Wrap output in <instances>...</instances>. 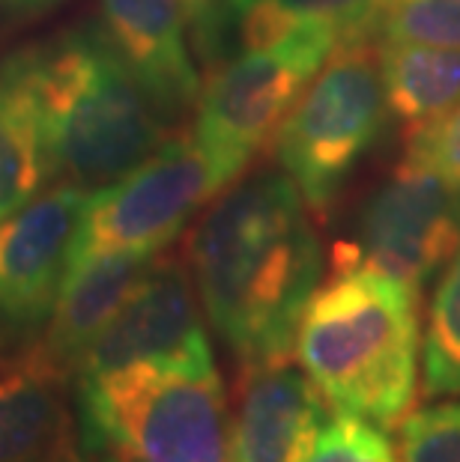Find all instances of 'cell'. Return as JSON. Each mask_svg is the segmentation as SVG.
Listing matches in <instances>:
<instances>
[{
    "label": "cell",
    "mask_w": 460,
    "mask_h": 462,
    "mask_svg": "<svg viewBox=\"0 0 460 462\" xmlns=\"http://www.w3.org/2000/svg\"><path fill=\"white\" fill-rule=\"evenodd\" d=\"M185 260L210 326L239 364L290 358L323 278V248L287 173L230 182L192 227Z\"/></svg>",
    "instance_id": "6da1fadb"
},
{
    "label": "cell",
    "mask_w": 460,
    "mask_h": 462,
    "mask_svg": "<svg viewBox=\"0 0 460 462\" xmlns=\"http://www.w3.org/2000/svg\"><path fill=\"white\" fill-rule=\"evenodd\" d=\"M42 123L54 182L96 191L171 137L168 111L123 60L105 27L18 51Z\"/></svg>",
    "instance_id": "7a4b0ae2"
},
{
    "label": "cell",
    "mask_w": 460,
    "mask_h": 462,
    "mask_svg": "<svg viewBox=\"0 0 460 462\" xmlns=\"http://www.w3.org/2000/svg\"><path fill=\"white\" fill-rule=\"evenodd\" d=\"M418 296L383 272L332 269L296 328V358L332 409L391 430L418 388Z\"/></svg>",
    "instance_id": "3957f363"
},
{
    "label": "cell",
    "mask_w": 460,
    "mask_h": 462,
    "mask_svg": "<svg viewBox=\"0 0 460 462\" xmlns=\"http://www.w3.org/2000/svg\"><path fill=\"white\" fill-rule=\"evenodd\" d=\"M87 436L126 462H233L230 415L215 367L132 364L75 385Z\"/></svg>",
    "instance_id": "277c9868"
},
{
    "label": "cell",
    "mask_w": 460,
    "mask_h": 462,
    "mask_svg": "<svg viewBox=\"0 0 460 462\" xmlns=\"http://www.w3.org/2000/svg\"><path fill=\"white\" fill-rule=\"evenodd\" d=\"M389 107L374 36L344 39L320 66L272 141L311 215H329L353 167L377 143Z\"/></svg>",
    "instance_id": "5b68a950"
},
{
    "label": "cell",
    "mask_w": 460,
    "mask_h": 462,
    "mask_svg": "<svg viewBox=\"0 0 460 462\" xmlns=\"http://www.w3.org/2000/svg\"><path fill=\"white\" fill-rule=\"evenodd\" d=\"M335 45L338 36L329 31H302L278 45L246 48L207 75L189 134L224 185L237 182L254 155L276 141Z\"/></svg>",
    "instance_id": "8992f818"
},
{
    "label": "cell",
    "mask_w": 460,
    "mask_h": 462,
    "mask_svg": "<svg viewBox=\"0 0 460 462\" xmlns=\"http://www.w3.org/2000/svg\"><path fill=\"white\" fill-rule=\"evenodd\" d=\"M224 189L192 134L168 137L150 159L90 191L70 265L114 251L159 254Z\"/></svg>",
    "instance_id": "52a82bcc"
},
{
    "label": "cell",
    "mask_w": 460,
    "mask_h": 462,
    "mask_svg": "<svg viewBox=\"0 0 460 462\" xmlns=\"http://www.w3.org/2000/svg\"><path fill=\"white\" fill-rule=\"evenodd\" d=\"M457 248L460 189L407 150L361 206L353 239L335 245L332 269L365 265L422 296Z\"/></svg>",
    "instance_id": "ba28073f"
},
{
    "label": "cell",
    "mask_w": 460,
    "mask_h": 462,
    "mask_svg": "<svg viewBox=\"0 0 460 462\" xmlns=\"http://www.w3.org/2000/svg\"><path fill=\"white\" fill-rule=\"evenodd\" d=\"M87 198V189L57 182L0 221V356L15 358L42 337Z\"/></svg>",
    "instance_id": "9c48e42d"
},
{
    "label": "cell",
    "mask_w": 460,
    "mask_h": 462,
    "mask_svg": "<svg viewBox=\"0 0 460 462\" xmlns=\"http://www.w3.org/2000/svg\"><path fill=\"white\" fill-rule=\"evenodd\" d=\"M132 364H168L192 370L215 367L198 308V290L189 265L177 257L155 254L138 287L78 361L75 385Z\"/></svg>",
    "instance_id": "30bf717a"
},
{
    "label": "cell",
    "mask_w": 460,
    "mask_h": 462,
    "mask_svg": "<svg viewBox=\"0 0 460 462\" xmlns=\"http://www.w3.org/2000/svg\"><path fill=\"white\" fill-rule=\"evenodd\" d=\"M326 420V400L290 358L242 364L230 457L233 462H305Z\"/></svg>",
    "instance_id": "8fae6325"
},
{
    "label": "cell",
    "mask_w": 460,
    "mask_h": 462,
    "mask_svg": "<svg viewBox=\"0 0 460 462\" xmlns=\"http://www.w3.org/2000/svg\"><path fill=\"white\" fill-rule=\"evenodd\" d=\"M108 39L168 114L192 111L201 75L180 0H99Z\"/></svg>",
    "instance_id": "7c38bea8"
},
{
    "label": "cell",
    "mask_w": 460,
    "mask_h": 462,
    "mask_svg": "<svg viewBox=\"0 0 460 462\" xmlns=\"http://www.w3.org/2000/svg\"><path fill=\"white\" fill-rule=\"evenodd\" d=\"M75 382L31 349L0 361V462H61L81 441Z\"/></svg>",
    "instance_id": "4fadbf2b"
},
{
    "label": "cell",
    "mask_w": 460,
    "mask_h": 462,
    "mask_svg": "<svg viewBox=\"0 0 460 462\" xmlns=\"http://www.w3.org/2000/svg\"><path fill=\"white\" fill-rule=\"evenodd\" d=\"M153 260L155 254L114 251L72 263L52 319L42 337L31 346L33 356L75 382L78 361L87 346L111 322L120 304L129 299V292L138 287Z\"/></svg>",
    "instance_id": "5bb4252c"
},
{
    "label": "cell",
    "mask_w": 460,
    "mask_h": 462,
    "mask_svg": "<svg viewBox=\"0 0 460 462\" xmlns=\"http://www.w3.org/2000/svg\"><path fill=\"white\" fill-rule=\"evenodd\" d=\"M54 182L39 111L18 51L0 63V221Z\"/></svg>",
    "instance_id": "9a60e30c"
},
{
    "label": "cell",
    "mask_w": 460,
    "mask_h": 462,
    "mask_svg": "<svg viewBox=\"0 0 460 462\" xmlns=\"http://www.w3.org/2000/svg\"><path fill=\"white\" fill-rule=\"evenodd\" d=\"M386 107L407 137L460 105V48L380 42Z\"/></svg>",
    "instance_id": "2e32d148"
},
{
    "label": "cell",
    "mask_w": 460,
    "mask_h": 462,
    "mask_svg": "<svg viewBox=\"0 0 460 462\" xmlns=\"http://www.w3.org/2000/svg\"><path fill=\"white\" fill-rule=\"evenodd\" d=\"M391 0H228V24L242 51L269 48L302 31H329L338 42L374 36Z\"/></svg>",
    "instance_id": "e0dca14e"
},
{
    "label": "cell",
    "mask_w": 460,
    "mask_h": 462,
    "mask_svg": "<svg viewBox=\"0 0 460 462\" xmlns=\"http://www.w3.org/2000/svg\"><path fill=\"white\" fill-rule=\"evenodd\" d=\"M425 394L460 397V248L439 272L422 340Z\"/></svg>",
    "instance_id": "ac0fdd59"
},
{
    "label": "cell",
    "mask_w": 460,
    "mask_h": 462,
    "mask_svg": "<svg viewBox=\"0 0 460 462\" xmlns=\"http://www.w3.org/2000/svg\"><path fill=\"white\" fill-rule=\"evenodd\" d=\"M377 36L380 42L460 48V0H391Z\"/></svg>",
    "instance_id": "d6986e66"
},
{
    "label": "cell",
    "mask_w": 460,
    "mask_h": 462,
    "mask_svg": "<svg viewBox=\"0 0 460 462\" xmlns=\"http://www.w3.org/2000/svg\"><path fill=\"white\" fill-rule=\"evenodd\" d=\"M400 462H460V400H443L400 420Z\"/></svg>",
    "instance_id": "ffe728a7"
},
{
    "label": "cell",
    "mask_w": 460,
    "mask_h": 462,
    "mask_svg": "<svg viewBox=\"0 0 460 462\" xmlns=\"http://www.w3.org/2000/svg\"><path fill=\"white\" fill-rule=\"evenodd\" d=\"M395 445L383 427L338 411L320 430L305 462H395Z\"/></svg>",
    "instance_id": "44dd1931"
},
{
    "label": "cell",
    "mask_w": 460,
    "mask_h": 462,
    "mask_svg": "<svg viewBox=\"0 0 460 462\" xmlns=\"http://www.w3.org/2000/svg\"><path fill=\"white\" fill-rule=\"evenodd\" d=\"M407 141L409 150L422 155L427 164H434L446 180H452L460 189V105Z\"/></svg>",
    "instance_id": "7402d4cb"
},
{
    "label": "cell",
    "mask_w": 460,
    "mask_h": 462,
    "mask_svg": "<svg viewBox=\"0 0 460 462\" xmlns=\"http://www.w3.org/2000/svg\"><path fill=\"white\" fill-rule=\"evenodd\" d=\"M189 18V31L194 33V42L203 51V57L215 60L221 51L228 24V0H180Z\"/></svg>",
    "instance_id": "603a6c76"
},
{
    "label": "cell",
    "mask_w": 460,
    "mask_h": 462,
    "mask_svg": "<svg viewBox=\"0 0 460 462\" xmlns=\"http://www.w3.org/2000/svg\"><path fill=\"white\" fill-rule=\"evenodd\" d=\"M54 4L57 0H0V22H6V18L45 13V9L54 6Z\"/></svg>",
    "instance_id": "cb8c5ba5"
}]
</instances>
